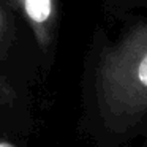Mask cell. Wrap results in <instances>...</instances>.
Returning a JSON list of instances; mask_svg holds the SVG:
<instances>
[{
	"instance_id": "1",
	"label": "cell",
	"mask_w": 147,
	"mask_h": 147,
	"mask_svg": "<svg viewBox=\"0 0 147 147\" xmlns=\"http://www.w3.org/2000/svg\"><path fill=\"white\" fill-rule=\"evenodd\" d=\"M92 134L120 147L147 130V24L103 49L93 84Z\"/></svg>"
},
{
	"instance_id": "2",
	"label": "cell",
	"mask_w": 147,
	"mask_h": 147,
	"mask_svg": "<svg viewBox=\"0 0 147 147\" xmlns=\"http://www.w3.org/2000/svg\"><path fill=\"white\" fill-rule=\"evenodd\" d=\"M5 2L24 18V21L32 30L38 48L41 51H48L57 32V0H5Z\"/></svg>"
},
{
	"instance_id": "3",
	"label": "cell",
	"mask_w": 147,
	"mask_h": 147,
	"mask_svg": "<svg viewBox=\"0 0 147 147\" xmlns=\"http://www.w3.org/2000/svg\"><path fill=\"white\" fill-rule=\"evenodd\" d=\"M14 30H13V21H11L10 11L7 5L0 0V59H3L8 54L13 43Z\"/></svg>"
},
{
	"instance_id": "4",
	"label": "cell",
	"mask_w": 147,
	"mask_h": 147,
	"mask_svg": "<svg viewBox=\"0 0 147 147\" xmlns=\"http://www.w3.org/2000/svg\"><path fill=\"white\" fill-rule=\"evenodd\" d=\"M18 101V92L14 90L13 84L5 76L0 74V108L13 109Z\"/></svg>"
},
{
	"instance_id": "5",
	"label": "cell",
	"mask_w": 147,
	"mask_h": 147,
	"mask_svg": "<svg viewBox=\"0 0 147 147\" xmlns=\"http://www.w3.org/2000/svg\"><path fill=\"white\" fill-rule=\"evenodd\" d=\"M0 147H27V146H24V144L18 142L16 139H13V138L7 136V134L0 133Z\"/></svg>"
},
{
	"instance_id": "6",
	"label": "cell",
	"mask_w": 147,
	"mask_h": 147,
	"mask_svg": "<svg viewBox=\"0 0 147 147\" xmlns=\"http://www.w3.org/2000/svg\"><path fill=\"white\" fill-rule=\"evenodd\" d=\"M120 147H122V146H120ZM146 147H147V146H146Z\"/></svg>"
}]
</instances>
